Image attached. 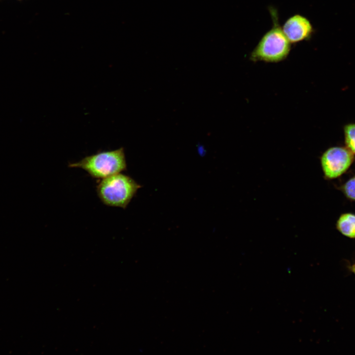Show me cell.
Listing matches in <instances>:
<instances>
[{
  "label": "cell",
  "mask_w": 355,
  "mask_h": 355,
  "mask_svg": "<svg viewBox=\"0 0 355 355\" xmlns=\"http://www.w3.org/2000/svg\"><path fill=\"white\" fill-rule=\"evenodd\" d=\"M68 167L83 169L92 178L101 179L126 169L124 149L122 147L115 150L98 152L78 162L70 163Z\"/></svg>",
  "instance_id": "3957f363"
},
{
  "label": "cell",
  "mask_w": 355,
  "mask_h": 355,
  "mask_svg": "<svg viewBox=\"0 0 355 355\" xmlns=\"http://www.w3.org/2000/svg\"><path fill=\"white\" fill-rule=\"evenodd\" d=\"M18 0V1H22V0Z\"/></svg>",
  "instance_id": "30bf717a"
},
{
  "label": "cell",
  "mask_w": 355,
  "mask_h": 355,
  "mask_svg": "<svg viewBox=\"0 0 355 355\" xmlns=\"http://www.w3.org/2000/svg\"><path fill=\"white\" fill-rule=\"evenodd\" d=\"M141 187L132 178L120 173L101 179L96 191L104 205L125 209Z\"/></svg>",
  "instance_id": "7a4b0ae2"
},
{
  "label": "cell",
  "mask_w": 355,
  "mask_h": 355,
  "mask_svg": "<svg viewBox=\"0 0 355 355\" xmlns=\"http://www.w3.org/2000/svg\"><path fill=\"white\" fill-rule=\"evenodd\" d=\"M336 227L344 236L355 238V214L352 213L342 214L336 222Z\"/></svg>",
  "instance_id": "8992f818"
},
{
  "label": "cell",
  "mask_w": 355,
  "mask_h": 355,
  "mask_svg": "<svg viewBox=\"0 0 355 355\" xmlns=\"http://www.w3.org/2000/svg\"><path fill=\"white\" fill-rule=\"evenodd\" d=\"M282 28L291 44L309 40L314 32L313 26L309 20L299 14L289 17Z\"/></svg>",
  "instance_id": "5b68a950"
},
{
  "label": "cell",
  "mask_w": 355,
  "mask_h": 355,
  "mask_svg": "<svg viewBox=\"0 0 355 355\" xmlns=\"http://www.w3.org/2000/svg\"><path fill=\"white\" fill-rule=\"evenodd\" d=\"M351 270L355 274V264L352 266Z\"/></svg>",
  "instance_id": "9c48e42d"
},
{
  "label": "cell",
  "mask_w": 355,
  "mask_h": 355,
  "mask_svg": "<svg viewBox=\"0 0 355 355\" xmlns=\"http://www.w3.org/2000/svg\"><path fill=\"white\" fill-rule=\"evenodd\" d=\"M343 131L345 146L355 155V123L345 125Z\"/></svg>",
  "instance_id": "52a82bcc"
},
{
  "label": "cell",
  "mask_w": 355,
  "mask_h": 355,
  "mask_svg": "<svg viewBox=\"0 0 355 355\" xmlns=\"http://www.w3.org/2000/svg\"><path fill=\"white\" fill-rule=\"evenodd\" d=\"M269 10L273 26L262 36L250 53L249 59L253 62H280L287 58L291 50V43L279 24L277 10L273 7H269Z\"/></svg>",
  "instance_id": "6da1fadb"
},
{
  "label": "cell",
  "mask_w": 355,
  "mask_h": 355,
  "mask_svg": "<svg viewBox=\"0 0 355 355\" xmlns=\"http://www.w3.org/2000/svg\"><path fill=\"white\" fill-rule=\"evenodd\" d=\"M354 155L346 146H335L327 149L320 157L324 178L333 179L344 174L354 162Z\"/></svg>",
  "instance_id": "277c9868"
},
{
  "label": "cell",
  "mask_w": 355,
  "mask_h": 355,
  "mask_svg": "<svg viewBox=\"0 0 355 355\" xmlns=\"http://www.w3.org/2000/svg\"><path fill=\"white\" fill-rule=\"evenodd\" d=\"M340 190L347 199L355 202V175L342 185Z\"/></svg>",
  "instance_id": "ba28073f"
}]
</instances>
